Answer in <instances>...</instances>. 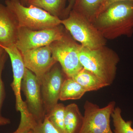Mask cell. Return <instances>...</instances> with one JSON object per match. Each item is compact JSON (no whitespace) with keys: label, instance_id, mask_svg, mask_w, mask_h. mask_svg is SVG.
I'll return each instance as SVG.
<instances>
[{"label":"cell","instance_id":"obj_1","mask_svg":"<svg viewBox=\"0 0 133 133\" xmlns=\"http://www.w3.org/2000/svg\"><path fill=\"white\" fill-rule=\"evenodd\" d=\"M94 24L106 40L133 35V2H119L95 17Z\"/></svg>","mask_w":133,"mask_h":133},{"label":"cell","instance_id":"obj_2","mask_svg":"<svg viewBox=\"0 0 133 133\" xmlns=\"http://www.w3.org/2000/svg\"><path fill=\"white\" fill-rule=\"evenodd\" d=\"M78 55L83 68L93 73L108 86L112 84L120 61L114 51L106 45L91 50L80 44Z\"/></svg>","mask_w":133,"mask_h":133},{"label":"cell","instance_id":"obj_3","mask_svg":"<svg viewBox=\"0 0 133 133\" xmlns=\"http://www.w3.org/2000/svg\"><path fill=\"white\" fill-rule=\"evenodd\" d=\"M5 5L14 16L18 28L38 30L52 28L62 24V19L41 8L23 5L20 0H6Z\"/></svg>","mask_w":133,"mask_h":133},{"label":"cell","instance_id":"obj_4","mask_svg":"<svg viewBox=\"0 0 133 133\" xmlns=\"http://www.w3.org/2000/svg\"><path fill=\"white\" fill-rule=\"evenodd\" d=\"M62 24L74 40L80 43L83 47L93 50L106 45V39L93 23L73 10L67 17L62 19Z\"/></svg>","mask_w":133,"mask_h":133},{"label":"cell","instance_id":"obj_5","mask_svg":"<svg viewBox=\"0 0 133 133\" xmlns=\"http://www.w3.org/2000/svg\"><path fill=\"white\" fill-rule=\"evenodd\" d=\"M49 45L53 58L59 63L67 77L72 78L83 69L78 55L80 44L66 31L61 39Z\"/></svg>","mask_w":133,"mask_h":133},{"label":"cell","instance_id":"obj_6","mask_svg":"<svg viewBox=\"0 0 133 133\" xmlns=\"http://www.w3.org/2000/svg\"><path fill=\"white\" fill-rule=\"evenodd\" d=\"M1 47L4 49L11 60L13 72V81L11 87L15 96L17 111L21 114L20 124L23 126L30 125L33 120L27 111L25 102L22 99L21 94L22 81L25 69L21 53L16 44L9 47Z\"/></svg>","mask_w":133,"mask_h":133},{"label":"cell","instance_id":"obj_7","mask_svg":"<svg viewBox=\"0 0 133 133\" xmlns=\"http://www.w3.org/2000/svg\"><path fill=\"white\" fill-rule=\"evenodd\" d=\"M115 105V102L112 101L105 107L100 108L87 101L84 105L83 125L79 133H114L110 127V117Z\"/></svg>","mask_w":133,"mask_h":133},{"label":"cell","instance_id":"obj_8","mask_svg":"<svg viewBox=\"0 0 133 133\" xmlns=\"http://www.w3.org/2000/svg\"><path fill=\"white\" fill-rule=\"evenodd\" d=\"M62 24L52 28L35 30L19 28L16 45L21 52L50 45L63 37L65 30Z\"/></svg>","mask_w":133,"mask_h":133},{"label":"cell","instance_id":"obj_9","mask_svg":"<svg viewBox=\"0 0 133 133\" xmlns=\"http://www.w3.org/2000/svg\"><path fill=\"white\" fill-rule=\"evenodd\" d=\"M21 90L26 100L24 101L27 111L37 124L43 121L45 117L39 78L25 68L21 83Z\"/></svg>","mask_w":133,"mask_h":133},{"label":"cell","instance_id":"obj_10","mask_svg":"<svg viewBox=\"0 0 133 133\" xmlns=\"http://www.w3.org/2000/svg\"><path fill=\"white\" fill-rule=\"evenodd\" d=\"M66 76L59 63H56L40 79L45 116L58 104Z\"/></svg>","mask_w":133,"mask_h":133},{"label":"cell","instance_id":"obj_11","mask_svg":"<svg viewBox=\"0 0 133 133\" xmlns=\"http://www.w3.org/2000/svg\"><path fill=\"white\" fill-rule=\"evenodd\" d=\"M25 68L40 79L57 63L52 57L50 45L21 52Z\"/></svg>","mask_w":133,"mask_h":133},{"label":"cell","instance_id":"obj_12","mask_svg":"<svg viewBox=\"0 0 133 133\" xmlns=\"http://www.w3.org/2000/svg\"><path fill=\"white\" fill-rule=\"evenodd\" d=\"M18 29L14 16L6 5L0 3V46L16 44Z\"/></svg>","mask_w":133,"mask_h":133},{"label":"cell","instance_id":"obj_13","mask_svg":"<svg viewBox=\"0 0 133 133\" xmlns=\"http://www.w3.org/2000/svg\"><path fill=\"white\" fill-rule=\"evenodd\" d=\"M84 116L75 103L65 107L64 127L66 133H79L83 125Z\"/></svg>","mask_w":133,"mask_h":133},{"label":"cell","instance_id":"obj_14","mask_svg":"<svg viewBox=\"0 0 133 133\" xmlns=\"http://www.w3.org/2000/svg\"><path fill=\"white\" fill-rule=\"evenodd\" d=\"M87 92L97 91L108 86L93 73L83 68L72 78Z\"/></svg>","mask_w":133,"mask_h":133},{"label":"cell","instance_id":"obj_15","mask_svg":"<svg viewBox=\"0 0 133 133\" xmlns=\"http://www.w3.org/2000/svg\"><path fill=\"white\" fill-rule=\"evenodd\" d=\"M86 92L85 90L72 78L66 77L62 85L59 100L65 101L79 99Z\"/></svg>","mask_w":133,"mask_h":133},{"label":"cell","instance_id":"obj_16","mask_svg":"<svg viewBox=\"0 0 133 133\" xmlns=\"http://www.w3.org/2000/svg\"><path fill=\"white\" fill-rule=\"evenodd\" d=\"M103 0H76L72 9L93 22Z\"/></svg>","mask_w":133,"mask_h":133},{"label":"cell","instance_id":"obj_17","mask_svg":"<svg viewBox=\"0 0 133 133\" xmlns=\"http://www.w3.org/2000/svg\"><path fill=\"white\" fill-rule=\"evenodd\" d=\"M65 2V0H30L27 5L41 8L53 16L59 17L64 10Z\"/></svg>","mask_w":133,"mask_h":133},{"label":"cell","instance_id":"obj_18","mask_svg":"<svg viewBox=\"0 0 133 133\" xmlns=\"http://www.w3.org/2000/svg\"><path fill=\"white\" fill-rule=\"evenodd\" d=\"M64 105L58 103L50 112L45 115L54 127L61 133H66L64 127L65 109Z\"/></svg>","mask_w":133,"mask_h":133},{"label":"cell","instance_id":"obj_19","mask_svg":"<svg viewBox=\"0 0 133 133\" xmlns=\"http://www.w3.org/2000/svg\"><path fill=\"white\" fill-rule=\"evenodd\" d=\"M121 112L119 107H115L111 116L114 127V133H133L132 121H125L122 116Z\"/></svg>","mask_w":133,"mask_h":133},{"label":"cell","instance_id":"obj_20","mask_svg":"<svg viewBox=\"0 0 133 133\" xmlns=\"http://www.w3.org/2000/svg\"><path fill=\"white\" fill-rule=\"evenodd\" d=\"M32 130L34 133H61L51 124L46 116L43 121L36 124Z\"/></svg>","mask_w":133,"mask_h":133},{"label":"cell","instance_id":"obj_21","mask_svg":"<svg viewBox=\"0 0 133 133\" xmlns=\"http://www.w3.org/2000/svg\"><path fill=\"white\" fill-rule=\"evenodd\" d=\"M7 56L8 54L5 52L0 59V115L5 95V87L2 79V73L7 58Z\"/></svg>","mask_w":133,"mask_h":133},{"label":"cell","instance_id":"obj_22","mask_svg":"<svg viewBox=\"0 0 133 133\" xmlns=\"http://www.w3.org/2000/svg\"><path fill=\"white\" fill-rule=\"evenodd\" d=\"M121 1H131L133 2V0H103L102 4L100 6L96 14L95 17L100 14L101 12H103L110 5L115 3Z\"/></svg>","mask_w":133,"mask_h":133},{"label":"cell","instance_id":"obj_23","mask_svg":"<svg viewBox=\"0 0 133 133\" xmlns=\"http://www.w3.org/2000/svg\"><path fill=\"white\" fill-rule=\"evenodd\" d=\"M76 0H69V3L68 6L65 9L64 11L63 12V15L64 16L67 17L69 15V13L72 9L73 6L75 3Z\"/></svg>","mask_w":133,"mask_h":133},{"label":"cell","instance_id":"obj_24","mask_svg":"<svg viewBox=\"0 0 133 133\" xmlns=\"http://www.w3.org/2000/svg\"><path fill=\"white\" fill-rule=\"evenodd\" d=\"M10 123V121L9 119L3 117L0 115V126L5 125Z\"/></svg>","mask_w":133,"mask_h":133},{"label":"cell","instance_id":"obj_25","mask_svg":"<svg viewBox=\"0 0 133 133\" xmlns=\"http://www.w3.org/2000/svg\"><path fill=\"white\" fill-rule=\"evenodd\" d=\"M5 52L4 49L0 46V59Z\"/></svg>","mask_w":133,"mask_h":133},{"label":"cell","instance_id":"obj_26","mask_svg":"<svg viewBox=\"0 0 133 133\" xmlns=\"http://www.w3.org/2000/svg\"><path fill=\"white\" fill-rule=\"evenodd\" d=\"M20 1H21V3L23 5L26 6V5L28 4V2L30 0H20Z\"/></svg>","mask_w":133,"mask_h":133},{"label":"cell","instance_id":"obj_27","mask_svg":"<svg viewBox=\"0 0 133 133\" xmlns=\"http://www.w3.org/2000/svg\"><path fill=\"white\" fill-rule=\"evenodd\" d=\"M26 133H34V132H33V130H31V131H29V132H28Z\"/></svg>","mask_w":133,"mask_h":133}]
</instances>
